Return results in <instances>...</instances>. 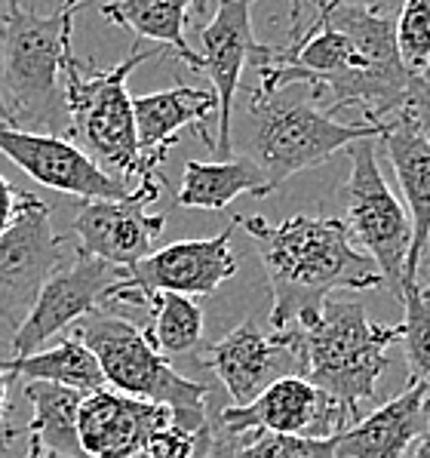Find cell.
I'll return each mask as SVG.
<instances>
[{
	"mask_svg": "<svg viewBox=\"0 0 430 458\" xmlns=\"http://www.w3.org/2000/svg\"><path fill=\"white\" fill-rule=\"evenodd\" d=\"M249 65L258 74V93L301 83L326 114L359 105L363 121L375 126L400 114L409 87L391 13L363 6H316L289 47L258 44Z\"/></svg>",
	"mask_w": 430,
	"mask_h": 458,
	"instance_id": "obj_1",
	"label": "cell"
},
{
	"mask_svg": "<svg viewBox=\"0 0 430 458\" xmlns=\"http://www.w3.org/2000/svg\"><path fill=\"white\" fill-rule=\"evenodd\" d=\"M237 225L252 237L265 265L274 333L314 317L335 290L384 286L375 262L354 246L341 218L289 216L274 225L262 216H237Z\"/></svg>",
	"mask_w": 430,
	"mask_h": 458,
	"instance_id": "obj_2",
	"label": "cell"
},
{
	"mask_svg": "<svg viewBox=\"0 0 430 458\" xmlns=\"http://www.w3.org/2000/svg\"><path fill=\"white\" fill-rule=\"evenodd\" d=\"M341 415L344 425L363 419L359 410L375 397L378 382L391 366L387 348L400 342L403 327H378L359 301L326 299L314 317L274 333Z\"/></svg>",
	"mask_w": 430,
	"mask_h": 458,
	"instance_id": "obj_3",
	"label": "cell"
},
{
	"mask_svg": "<svg viewBox=\"0 0 430 458\" xmlns=\"http://www.w3.org/2000/svg\"><path fill=\"white\" fill-rule=\"evenodd\" d=\"M74 34V10H55L49 16L34 13L25 0H6L0 22V93L10 98L13 123L44 126L59 136V126L68 132L65 72Z\"/></svg>",
	"mask_w": 430,
	"mask_h": 458,
	"instance_id": "obj_4",
	"label": "cell"
},
{
	"mask_svg": "<svg viewBox=\"0 0 430 458\" xmlns=\"http://www.w3.org/2000/svg\"><path fill=\"white\" fill-rule=\"evenodd\" d=\"M384 123H341L320 108L301 83L249 93V160L277 191L286 179L305 173L359 139H378Z\"/></svg>",
	"mask_w": 430,
	"mask_h": 458,
	"instance_id": "obj_5",
	"label": "cell"
},
{
	"mask_svg": "<svg viewBox=\"0 0 430 458\" xmlns=\"http://www.w3.org/2000/svg\"><path fill=\"white\" fill-rule=\"evenodd\" d=\"M160 49H132L114 68H87L72 53L62 72V93H65V114H68V136L87 148L83 151L96 160L105 173L117 179L142 182L148 173L142 151L136 139V117H132V96L126 89L132 72L145 62L157 59Z\"/></svg>",
	"mask_w": 430,
	"mask_h": 458,
	"instance_id": "obj_6",
	"label": "cell"
},
{
	"mask_svg": "<svg viewBox=\"0 0 430 458\" xmlns=\"http://www.w3.org/2000/svg\"><path fill=\"white\" fill-rule=\"evenodd\" d=\"M74 338L89 348L102 369L105 387L173 410V421L191 431L209 428V394L185 378L160 354L142 327L108 311H93L74 323Z\"/></svg>",
	"mask_w": 430,
	"mask_h": 458,
	"instance_id": "obj_7",
	"label": "cell"
},
{
	"mask_svg": "<svg viewBox=\"0 0 430 458\" xmlns=\"http://www.w3.org/2000/svg\"><path fill=\"white\" fill-rule=\"evenodd\" d=\"M378 139H359L344 148L350 157V175L341 188V200L348 209V218L341 222L348 225L350 241L359 243V250L375 262L384 286L400 301L406 284L409 246H412V218L378 169Z\"/></svg>",
	"mask_w": 430,
	"mask_h": 458,
	"instance_id": "obj_8",
	"label": "cell"
},
{
	"mask_svg": "<svg viewBox=\"0 0 430 458\" xmlns=\"http://www.w3.org/2000/svg\"><path fill=\"white\" fill-rule=\"evenodd\" d=\"M38 194L19 191L16 218L0 234V323L13 333L31 311L40 286L62 265L65 246Z\"/></svg>",
	"mask_w": 430,
	"mask_h": 458,
	"instance_id": "obj_9",
	"label": "cell"
},
{
	"mask_svg": "<svg viewBox=\"0 0 430 458\" xmlns=\"http://www.w3.org/2000/svg\"><path fill=\"white\" fill-rule=\"evenodd\" d=\"M126 271L130 267H117L77 250L74 262L59 265L40 286L31 311L13 333V357L34 354V351H40V344L59 335L62 329L74 327L80 317L105 311L111 290L126 277Z\"/></svg>",
	"mask_w": 430,
	"mask_h": 458,
	"instance_id": "obj_10",
	"label": "cell"
},
{
	"mask_svg": "<svg viewBox=\"0 0 430 458\" xmlns=\"http://www.w3.org/2000/svg\"><path fill=\"white\" fill-rule=\"evenodd\" d=\"M164 185V175H148L136 191L120 200H83L72 225L77 250L117 267H132L148 259L166 228L164 213H151V203L160 200Z\"/></svg>",
	"mask_w": 430,
	"mask_h": 458,
	"instance_id": "obj_11",
	"label": "cell"
},
{
	"mask_svg": "<svg viewBox=\"0 0 430 458\" xmlns=\"http://www.w3.org/2000/svg\"><path fill=\"white\" fill-rule=\"evenodd\" d=\"M237 274V256L231 250V228L207 241H179L154 250L126 271V277L111 290L108 308L142 305V293H179L213 295Z\"/></svg>",
	"mask_w": 430,
	"mask_h": 458,
	"instance_id": "obj_12",
	"label": "cell"
},
{
	"mask_svg": "<svg viewBox=\"0 0 430 458\" xmlns=\"http://www.w3.org/2000/svg\"><path fill=\"white\" fill-rule=\"evenodd\" d=\"M0 154L38 185L80 200H120L132 191L130 182L105 173L80 145L53 132L0 123Z\"/></svg>",
	"mask_w": 430,
	"mask_h": 458,
	"instance_id": "obj_13",
	"label": "cell"
},
{
	"mask_svg": "<svg viewBox=\"0 0 430 458\" xmlns=\"http://www.w3.org/2000/svg\"><path fill=\"white\" fill-rule=\"evenodd\" d=\"M209 425L222 437L246 434H295V437H335L344 421L333 400L305 376H280L246 406H228L209 415Z\"/></svg>",
	"mask_w": 430,
	"mask_h": 458,
	"instance_id": "obj_14",
	"label": "cell"
},
{
	"mask_svg": "<svg viewBox=\"0 0 430 458\" xmlns=\"http://www.w3.org/2000/svg\"><path fill=\"white\" fill-rule=\"evenodd\" d=\"M252 4L256 0H218L213 19L200 28V72L209 77L213 93L218 98V136L215 154L231 157V117H234V98L256 53V34H252Z\"/></svg>",
	"mask_w": 430,
	"mask_h": 458,
	"instance_id": "obj_15",
	"label": "cell"
},
{
	"mask_svg": "<svg viewBox=\"0 0 430 458\" xmlns=\"http://www.w3.org/2000/svg\"><path fill=\"white\" fill-rule=\"evenodd\" d=\"M169 421V406L98 387L77 410V440L87 458H139L151 434Z\"/></svg>",
	"mask_w": 430,
	"mask_h": 458,
	"instance_id": "obj_16",
	"label": "cell"
},
{
	"mask_svg": "<svg viewBox=\"0 0 430 458\" xmlns=\"http://www.w3.org/2000/svg\"><path fill=\"white\" fill-rule=\"evenodd\" d=\"M132 117H136V139L148 173H160L169 148L175 145V136L185 126H194L197 136L207 139L209 151L215 154V139L209 136V123H218V98L213 89L173 87L139 96L132 98Z\"/></svg>",
	"mask_w": 430,
	"mask_h": 458,
	"instance_id": "obj_17",
	"label": "cell"
},
{
	"mask_svg": "<svg viewBox=\"0 0 430 458\" xmlns=\"http://www.w3.org/2000/svg\"><path fill=\"white\" fill-rule=\"evenodd\" d=\"M430 387L409 378L406 391L333 437L335 458H403L427 428Z\"/></svg>",
	"mask_w": 430,
	"mask_h": 458,
	"instance_id": "obj_18",
	"label": "cell"
},
{
	"mask_svg": "<svg viewBox=\"0 0 430 458\" xmlns=\"http://www.w3.org/2000/svg\"><path fill=\"white\" fill-rule=\"evenodd\" d=\"M378 142L384 145L397 182L403 188L409 218H412V246L406 259V284H415L421 252L430 237V139L418 132L412 123L391 117L384 121V132ZM403 284V286H406Z\"/></svg>",
	"mask_w": 430,
	"mask_h": 458,
	"instance_id": "obj_19",
	"label": "cell"
},
{
	"mask_svg": "<svg viewBox=\"0 0 430 458\" xmlns=\"http://www.w3.org/2000/svg\"><path fill=\"white\" fill-rule=\"evenodd\" d=\"M277 335H265L258 323L243 320L222 342L209 344L207 360L231 397V406H246L274 382V360L280 354Z\"/></svg>",
	"mask_w": 430,
	"mask_h": 458,
	"instance_id": "obj_20",
	"label": "cell"
},
{
	"mask_svg": "<svg viewBox=\"0 0 430 458\" xmlns=\"http://www.w3.org/2000/svg\"><path fill=\"white\" fill-rule=\"evenodd\" d=\"M240 194L267 197L274 194L262 169L249 157H224L213 164L188 160L181 173V185L175 191V203L185 209H218L231 207Z\"/></svg>",
	"mask_w": 430,
	"mask_h": 458,
	"instance_id": "obj_21",
	"label": "cell"
},
{
	"mask_svg": "<svg viewBox=\"0 0 430 458\" xmlns=\"http://www.w3.org/2000/svg\"><path fill=\"white\" fill-rule=\"evenodd\" d=\"M191 0H108L102 4V16L111 25L126 28L139 40H154L181 55L194 72H200V55L188 47L185 25Z\"/></svg>",
	"mask_w": 430,
	"mask_h": 458,
	"instance_id": "obj_22",
	"label": "cell"
},
{
	"mask_svg": "<svg viewBox=\"0 0 430 458\" xmlns=\"http://www.w3.org/2000/svg\"><path fill=\"white\" fill-rule=\"evenodd\" d=\"M83 391L53 382H28L25 400L31 403L34 419L25 428L31 440H38L55 458H87L77 440V410H80Z\"/></svg>",
	"mask_w": 430,
	"mask_h": 458,
	"instance_id": "obj_23",
	"label": "cell"
},
{
	"mask_svg": "<svg viewBox=\"0 0 430 458\" xmlns=\"http://www.w3.org/2000/svg\"><path fill=\"white\" fill-rule=\"evenodd\" d=\"M0 369L10 372L13 378H28V382H53L65 385L74 391L93 394L105 387L102 369H98L96 357L83 342L74 335H65L46 351H34L28 357H10L0 360Z\"/></svg>",
	"mask_w": 430,
	"mask_h": 458,
	"instance_id": "obj_24",
	"label": "cell"
},
{
	"mask_svg": "<svg viewBox=\"0 0 430 458\" xmlns=\"http://www.w3.org/2000/svg\"><path fill=\"white\" fill-rule=\"evenodd\" d=\"M142 308H148L151 320L145 335L166 357H185L203 344V311L194 299L179 293H142Z\"/></svg>",
	"mask_w": 430,
	"mask_h": 458,
	"instance_id": "obj_25",
	"label": "cell"
},
{
	"mask_svg": "<svg viewBox=\"0 0 430 458\" xmlns=\"http://www.w3.org/2000/svg\"><path fill=\"white\" fill-rule=\"evenodd\" d=\"M209 453L218 458H335L333 437H295V434H246L209 437Z\"/></svg>",
	"mask_w": 430,
	"mask_h": 458,
	"instance_id": "obj_26",
	"label": "cell"
},
{
	"mask_svg": "<svg viewBox=\"0 0 430 458\" xmlns=\"http://www.w3.org/2000/svg\"><path fill=\"white\" fill-rule=\"evenodd\" d=\"M400 305H403L400 344L406 354L409 378L430 387V299L418 290V284H406Z\"/></svg>",
	"mask_w": 430,
	"mask_h": 458,
	"instance_id": "obj_27",
	"label": "cell"
},
{
	"mask_svg": "<svg viewBox=\"0 0 430 458\" xmlns=\"http://www.w3.org/2000/svg\"><path fill=\"white\" fill-rule=\"evenodd\" d=\"M397 25V49L409 72L430 65V0H403Z\"/></svg>",
	"mask_w": 430,
	"mask_h": 458,
	"instance_id": "obj_28",
	"label": "cell"
},
{
	"mask_svg": "<svg viewBox=\"0 0 430 458\" xmlns=\"http://www.w3.org/2000/svg\"><path fill=\"white\" fill-rule=\"evenodd\" d=\"M209 437H213V425L203 431H191V428H181L179 421H169L151 434L142 458H203L209 449Z\"/></svg>",
	"mask_w": 430,
	"mask_h": 458,
	"instance_id": "obj_29",
	"label": "cell"
},
{
	"mask_svg": "<svg viewBox=\"0 0 430 458\" xmlns=\"http://www.w3.org/2000/svg\"><path fill=\"white\" fill-rule=\"evenodd\" d=\"M400 121L412 123L418 132H425L430 139V65L418 68V72H409V87L403 108H400Z\"/></svg>",
	"mask_w": 430,
	"mask_h": 458,
	"instance_id": "obj_30",
	"label": "cell"
},
{
	"mask_svg": "<svg viewBox=\"0 0 430 458\" xmlns=\"http://www.w3.org/2000/svg\"><path fill=\"white\" fill-rule=\"evenodd\" d=\"M16 382V378L10 376V372L0 369V449H10L13 440H19V437L25 434V428H10L6 425V410H10V385Z\"/></svg>",
	"mask_w": 430,
	"mask_h": 458,
	"instance_id": "obj_31",
	"label": "cell"
},
{
	"mask_svg": "<svg viewBox=\"0 0 430 458\" xmlns=\"http://www.w3.org/2000/svg\"><path fill=\"white\" fill-rule=\"evenodd\" d=\"M16 207H19V191L6 182V175L0 173V234L13 225V218H16Z\"/></svg>",
	"mask_w": 430,
	"mask_h": 458,
	"instance_id": "obj_32",
	"label": "cell"
},
{
	"mask_svg": "<svg viewBox=\"0 0 430 458\" xmlns=\"http://www.w3.org/2000/svg\"><path fill=\"white\" fill-rule=\"evenodd\" d=\"M397 4L403 6V0H320L316 6H326V10H335V6H363V10L391 13ZM316 6H314V10H316Z\"/></svg>",
	"mask_w": 430,
	"mask_h": 458,
	"instance_id": "obj_33",
	"label": "cell"
},
{
	"mask_svg": "<svg viewBox=\"0 0 430 458\" xmlns=\"http://www.w3.org/2000/svg\"><path fill=\"white\" fill-rule=\"evenodd\" d=\"M415 284H418V290L430 299V237H427V246L425 252H421V262H418V271H415Z\"/></svg>",
	"mask_w": 430,
	"mask_h": 458,
	"instance_id": "obj_34",
	"label": "cell"
},
{
	"mask_svg": "<svg viewBox=\"0 0 430 458\" xmlns=\"http://www.w3.org/2000/svg\"><path fill=\"white\" fill-rule=\"evenodd\" d=\"M305 4H320V0H289V25H292V28H289V38H295V34H299L301 31V6H305Z\"/></svg>",
	"mask_w": 430,
	"mask_h": 458,
	"instance_id": "obj_35",
	"label": "cell"
},
{
	"mask_svg": "<svg viewBox=\"0 0 430 458\" xmlns=\"http://www.w3.org/2000/svg\"><path fill=\"white\" fill-rule=\"evenodd\" d=\"M412 458H430V406H427V428H425V434H421V443L412 453Z\"/></svg>",
	"mask_w": 430,
	"mask_h": 458,
	"instance_id": "obj_36",
	"label": "cell"
},
{
	"mask_svg": "<svg viewBox=\"0 0 430 458\" xmlns=\"http://www.w3.org/2000/svg\"><path fill=\"white\" fill-rule=\"evenodd\" d=\"M28 458H55L53 453H46L38 440H28Z\"/></svg>",
	"mask_w": 430,
	"mask_h": 458,
	"instance_id": "obj_37",
	"label": "cell"
},
{
	"mask_svg": "<svg viewBox=\"0 0 430 458\" xmlns=\"http://www.w3.org/2000/svg\"><path fill=\"white\" fill-rule=\"evenodd\" d=\"M0 123H6V126H16V123H13V111H10V105H6L4 93H0Z\"/></svg>",
	"mask_w": 430,
	"mask_h": 458,
	"instance_id": "obj_38",
	"label": "cell"
},
{
	"mask_svg": "<svg viewBox=\"0 0 430 458\" xmlns=\"http://www.w3.org/2000/svg\"><path fill=\"white\" fill-rule=\"evenodd\" d=\"M83 4H89V0H62V6H59V10H80V6Z\"/></svg>",
	"mask_w": 430,
	"mask_h": 458,
	"instance_id": "obj_39",
	"label": "cell"
},
{
	"mask_svg": "<svg viewBox=\"0 0 430 458\" xmlns=\"http://www.w3.org/2000/svg\"><path fill=\"white\" fill-rule=\"evenodd\" d=\"M191 10L197 16H203V13H207V0H191Z\"/></svg>",
	"mask_w": 430,
	"mask_h": 458,
	"instance_id": "obj_40",
	"label": "cell"
},
{
	"mask_svg": "<svg viewBox=\"0 0 430 458\" xmlns=\"http://www.w3.org/2000/svg\"><path fill=\"white\" fill-rule=\"evenodd\" d=\"M0 22H4V10H0Z\"/></svg>",
	"mask_w": 430,
	"mask_h": 458,
	"instance_id": "obj_41",
	"label": "cell"
},
{
	"mask_svg": "<svg viewBox=\"0 0 430 458\" xmlns=\"http://www.w3.org/2000/svg\"><path fill=\"white\" fill-rule=\"evenodd\" d=\"M139 458H142V455H139Z\"/></svg>",
	"mask_w": 430,
	"mask_h": 458,
	"instance_id": "obj_42",
	"label": "cell"
}]
</instances>
